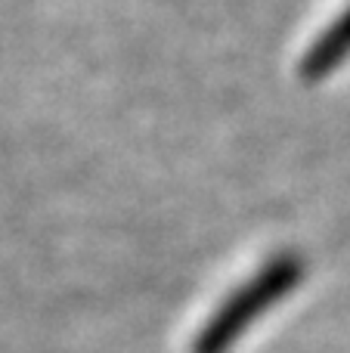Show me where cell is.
<instances>
[{
    "label": "cell",
    "mask_w": 350,
    "mask_h": 353,
    "mask_svg": "<svg viewBox=\"0 0 350 353\" xmlns=\"http://www.w3.org/2000/svg\"><path fill=\"white\" fill-rule=\"evenodd\" d=\"M347 56H350V10L320 37V41L313 43V47L307 50L304 65H301V74L307 81H316V78H322V74L335 72Z\"/></svg>",
    "instance_id": "obj_1"
}]
</instances>
